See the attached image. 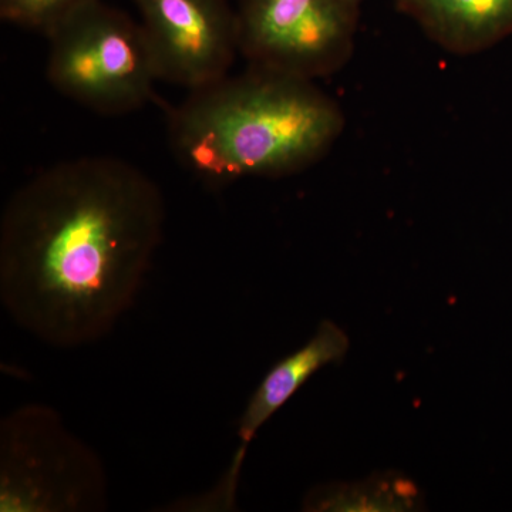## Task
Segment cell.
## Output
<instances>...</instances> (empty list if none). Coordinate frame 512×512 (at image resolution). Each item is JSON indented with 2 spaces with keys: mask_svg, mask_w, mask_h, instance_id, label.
I'll return each mask as SVG.
<instances>
[{
  "mask_svg": "<svg viewBox=\"0 0 512 512\" xmlns=\"http://www.w3.org/2000/svg\"><path fill=\"white\" fill-rule=\"evenodd\" d=\"M423 504L419 487L400 474H379L353 484H329L312 488L303 510L414 511Z\"/></svg>",
  "mask_w": 512,
  "mask_h": 512,
  "instance_id": "obj_9",
  "label": "cell"
},
{
  "mask_svg": "<svg viewBox=\"0 0 512 512\" xmlns=\"http://www.w3.org/2000/svg\"><path fill=\"white\" fill-rule=\"evenodd\" d=\"M404 10L457 55L483 52L512 36V0H410Z\"/></svg>",
  "mask_w": 512,
  "mask_h": 512,
  "instance_id": "obj_8",
  "label": "cell"
},
{
  "mask_svg": "<svg viewBox=\"0 0 512 512\" xmlns=\"http://www.w3.org/2000/svg\"><path fill=\"white\" fill-rule=\"evenodd\" d=\"M89 0H0V16L23 28L50 32L60 20Z\"/></svg>",
  "mask_w": 512,
  "mask_h": 512,
  "instance_id": "obj_10",
  "label": "cell"
},
{
  "mask_svg": "<svg viewBox=\"0 0 512 512\" xmlns=\"http://www.w3.org/2000/svg\"><path fill=\"white\" fill-rule=\"evenodd\" d=\"M47 77L63 96L100 114L141 109L153 97L156 62L141 23L89 0L47 33Z\"/></svg>",
  "mask_w": 512,
  "mask_h": 512,
  "instance_id": "obj_3",
  "label": "cell"
},
{
  "mask_svg": "<svg viewBox=\"0 0 512 512\" xmlns=\"http://www.w3.org/2000/svg\"><path fill=\"white\" fill-rule=\"evenodd\" d=\"M106 505L103 463L55 409L26 404L2 420L0 511L86 512Z\"/></svg>",
  "mask_w": 512,
  "mask_h": 512,
  "instance_id": "obj_4",
  "label": "cell"
},
{
  "mask_svg": "<svg viewBox=\"0 0 512 512\" xmlns=\"http://www.w3.org/2000/svg\"><path fill=\"white\" fill-rule=\"evenodd\" d=\"M357 20L353 0H239V53L255 69L313 82L349 62Z\"/></svg>",
  "mask_w": 512,
  "mask_h": 512,
  "instance_id": "obj_5",
  "label": "cell"
},
{
  "mask_svg": "<svg viewBox=\"0 0 512 512\" xmlns=\"http://www.w3.org/2000/svg\"><path fill=\"white\" fill-rule=\"evenodd\" d=\"M160 80L197 90L228 76L239 53L227 0H134Z\"/></svg>",
  "mask_w": 512,
  "mask_h": 512,
  "instance_id": "obj_6",
  "label": "cell"
},
{
  "mask_svg": "<svg viewBox=\"0 0 512 512\" xmlns=\"http://www.w3.org/2000/svg\"><path fill=\"white\" fill-rule=\"evenodd\" d=\"M348 333L332 320H323L311 339L291 355L282 357L249 397L247 407L238 423L239 448L232 458L227 474L215 485L210 494L204 495V507L229 510L235 503L239 474L251 441L266 421L282 409L305 383L323 367L342 362L348 355Z\"/></svg>",
  "mask_w": 512,
  "mask_h": 512,
  "instance_id": "obj_7",
  "label": "cell"
},
{
  "mask_svg": "<svg viewBox=\"0 0 512 512\" xmlns=\"http://www.w3.org/2000/svg\"><path fill=\"white\" fill-rule=\"evenodd\" d=\"M165 224L160 188L133 164L82 157L40 171L0 222V301L53 348L109 335L134 305Z\"/></svg>",
  "mask_w": 512,
  "mask_h": 512,
  "instance_id": "obj_1",
  "label": "cell"
},
{
  "mask_svg": "<svg viewBox=\"0 0 512 512\" xmlns=\"http://www.w3.org/2000/svg\"><path fill=\"white\" fill-rule=\"evenodd\" d=\"M345 114L311 80L251 67L192 90L170 114L168 137L181 164L211 187L284 177L328 154Z\"/></svg>",
  "mask_w": 512,
  "mask_h": 512,
  "instance_id": "obj_2",
  "label": "cell"
},
{
  "mask_svg": "<svg viewBox=\"0 0 512 512\" xmlns=\"http://www.w3.org/2000/svg\"><path fill=\"white\" fill-rule=\"evenodd\" d=\"M353 2L359 3V5H360V2H362V0H353ZM397 2H399L400 5H402L403 9H404V8H406L407 5H409L410 0H397Z\"/></svg>",
  "mask_w": 512,
  "mask_h": 512,
  "instance_id": "obj_11",
  "label": "cell"
}]
</instances>
